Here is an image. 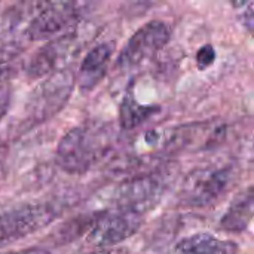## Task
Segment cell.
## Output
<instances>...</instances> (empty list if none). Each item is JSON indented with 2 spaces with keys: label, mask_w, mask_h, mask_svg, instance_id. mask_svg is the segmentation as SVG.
<instances>
[{
  "label": "cell",
  "mask_w": 254,
  "mask_h": 254,
  "mask_svg": "<svg viewBox=\"0 0 254 254\" xmlns=\"http://www.w3.org/2000/svg\"><path fill=\"white\" fill-rule=\"evenodd\" d=\"M176 254H238L234 241H223L211 234L201 232L183 238L174 249Z\"/></svg>",
  "instance_id": "obj_11"
},
{
  "label": "cell",
  "mask_w": 254,
  "mask_h": 254,
  "mask_svg": "<svg viewBox=\"0 0 254 254\" xmlns=\"http://www.w3.org/2000/svg\"><path fill=\"white\" fill-rule=\"evenodd\" d=\"M113 52L115 42H104L92 48L85 55L76 76V83L79 85L82 92L92 91L104 79Z\"/></svg>",
  "instance_id": "obj_10"
},
{
  "label": "cell",
  "mask_w": 254,
  "mask_h": 254,
  "mask_svg": "<svg viewBox=\"0 0 254 254\" xmlns=\"http://www.w3.org/2000/svg\"><path fill=\"white\" fill-rule=\"evenodd\" d=\"M79 31L77 28L49 40L30 60L27 74L31 79L49 76L58 70L67 68V63L79 52Z\"/></svg>",
  "instance_id": "obj_9"
},
{
  "label": "cell",
  "mask_w": 254,
  "mask_h": 254,
  "mask_svg": "<svg viewBox=\"0 0 254 254\" xmlns=\"http://www.w3.org/2000/svg\"><path fill=\"white\" fill-rule=\"evenodd\" d=\"M170 40V30L165 22L162 21H150L138 28L125 48L121 51L116 68L128 71L141 64L147 60L153 58Z\"/></svg>",
  "instance_id": "obj_8"
},
{
  "label": "cell",
  "mask_w": 254,
  "mask_h": 254,
  "mask_svg": "<svg viewBox=\"0 0 254 254\" xmlns=\"http://www.w3.org/2000/svg\"><path fill=\"white\" fill-rule=\"evenodd\" d=\"M216 60V51L211 45H204L198 52H196V65L199 70L208 68Z\"/></svg>",
  "instance_id": "obj_16"
},
{
  "label": "cell",
  "mask_w": 254,
  "mask_h": 254,
  "mask_svg": "<svg viewBox=\"0 0 254 254\" xmlns=\"http://www.w3.org/2000/svg\"><path fill=\"white\" fill-rule=\"evenodd\" d=\"M13 70L9 67H0V103H9L10 100V82Z\"/></svg>",
  "instance_id": "obj_15"
},
{
  "label": "cell",
  "mask_w": 254,
  "mask_h": 254,
  "mask_svg": "<svg viewBox=\"0 0 254 254\" xmlns=\"http://www.w3.org/2000/svg\"><path fill=\"white\" fill-rule=\"evenodd\" d=\"M0 254H51L46 250H42V249H27V250H22V252H6V253Z\"/></svg>",
  "instance_id": "obj_19"
},
{
  "label": "cell",
  "mask_w": 254,
  "mask_h": 254,
  "mask_svg": "<svg viewBox=\"0 0 254 254\" xmlns=\"http://www.w3.org/2000/svg\"><path fill=\"white\" fill-rule=\"evenodd\" d=\"M76 74L71 68L58 70L39 83L25 103L24 118L30 125H39L60 113L71 97Z\"/></svg>",
  "instance_id": "obj_2"
},
{
  "label": "cell",
  "mask_w": 254,
  "mask_h": 254,
  "mask_svg": "<svg viewBox=\"0 0 254 254\" xmlns=\"http://www.w3.org/2000/svg\"><path fill=\"white\" fill-rule=\"evenodd\" d=\"M61 213L57 202H27L0 214V247L24 240L51 225Z\"/></svg>",
  "instance_id": "obj_3"
},
{
  "label": "cell",
  "mask_w": 254,
  "mask_h": 254,
  "mask_svg": "<svg viewBox=\"0 0 254 254\" xmlns=\"http://www.w3.org/2000/svg\"><path fill=\"white\" fill-rule=\"evenodd\" d=\"M168 174L152 173L149 176L129 179L115 189V208L128 210L144 216L162 199Z\"/></svg>",
  "instance_id": "obj_7"
},
{
  "label": "cell",
  "mask_w": 254,
  "mask_h": 254,
  "mask_svg": "<svg viewBox=\"0 0 254 254\" xmlns=\"http://www.w3.org/2000/svg\"><path fill=\"white\" fill-rule=\"evenodd\" d=\"M254 214V185L240 193L220 220L222 229L228 232H243L247 229Z\"/></svg>",
  "instance_id": "obj_12"
},
{
  "label": "cell",
  "mask_w": 254,
  "mask_h": 254,
  "mask_svg": "<svg viewBox=\"0 0 254 254\" xmlns=\"http://www.w3.org/2000/svg\"><path fill=\"white\" fill-rule=\"evenodd\" d=\"M110 134L104 125L86 122L71 128L58 143L57 164L68 174L89 171L107 153Z\"/></svg>",
  "instance_id": "obj_1"
},
{
  "label": "cell",
  "mask_w": 254,
  "mask_h": 254,
  "mask_svg": "<svg viewBox=\"0 0 254 254\" xmlns=\"http://www.w3.org/2000/svg\"><path fill=\"white\" fill-rule=\"evenodd\" d=\"M0 158H1V147H0Z\"/></svg>",
  "instance_id": "obj_20"
},
{
  "label": "cell",
  "mask_w": 254,
  "mask_h": 254,
  "mask_svg": "<svg viewBox=\"0 0 254 254\" xmlns=\"http://www.w3.org/2000/svg\"><path fill=\"white\" fill-rule=\"evenodd\" d=\"M241 21H243V25L246 27V30L254 36V1L250 3H246L244 4V10H243V15H241Z\"/></svg>",
  "instance_id": "obj_17"
},
{
  "label": "cell",
  "mask_w": 254,
  "mask_h": 254,
  "mask_svg": "<svg viewBox=\"0 0 254 254\" xmlns=\"http://www.w3.org/2000/svg\"><path fill=\"white\" fill-rule=\"evenodd\" d=\"M82 15V4L73 1H37L24 37L27 42L55 39L74 28Z\"/></svg>",
  "instance_id": "obj_4"
},
{
  "label": "cell",
  "mask_w": 254,
  "mask_h": 254,
  "mask_svg": "<svg viewBox=\"0 0 254 254\" xmlns=\"http://www.w3.org/2000/svg\"><path fill=\"white\" fill-rule=\"evenodd\" d=\"M83 254H128L125 249H97L94 252Z\"/></svg>",
  "instance_id": "obj_18"
},
{
  "label": "cell",
  "mask_w": 254,
  "mask_h": 254,
  "mask_svg": "<svg viewBox=\"0 0 254 254\" xmlns=\"http://www.w3.org/2000/svg\"><path fill=\"white\" fill-rule=\"evenodd\" d=\"M237 180L234 167H207L186 176L180 199L192 207H205L220 198Z\"/></svg>",
  "instance_id": "obj_5"
},
{
  "label": "cell",
  "mask_w": 254,
  "mask_h": 254,
  "mask_svg": "<svg viewBox=\"0 0 254 254\" xmlns=\"http://www.w3.org/2000/svg\"><path fill=\"white\" fill-rule=\"evenodd\" d=\"M25 49V40L18 37H0V67L16 58Z\"/></svg>",
  "instance_id": "obj_14"
},
{
  "label": "cell",
  "mask_w": 254,
  "mask_h": 254,
  "mask_svg": "<svg viewBox=\"0 0 254 254\" xmlns=\"http://www.w3.org/2000/svg\"><path fill=\"white\" fill-rule=\"evenodd\" d=\"M138 213L112 208L97 213L86 234V243L94 249H110L132 237L143 225Z\"/></svg>",
  "instance_id": "obj_6"
},
{
  "label": "cell",
  "mask_w": 254,
  "mask_h": 254,
  "mask_svg": "<svg viewBox=\"0 0 254 254\" xmlns=\"http://www.w3.org/2000/svg\"><path fill=\"white\" fill-rule=\"evenodd\" d=\"M159 112V106H147L138 103L131 94H127L119 107V124L122 129H132L143 122H146L150 116Z\"/></svg>",
  "instance_id": "obj_13"
}]
</instances>
